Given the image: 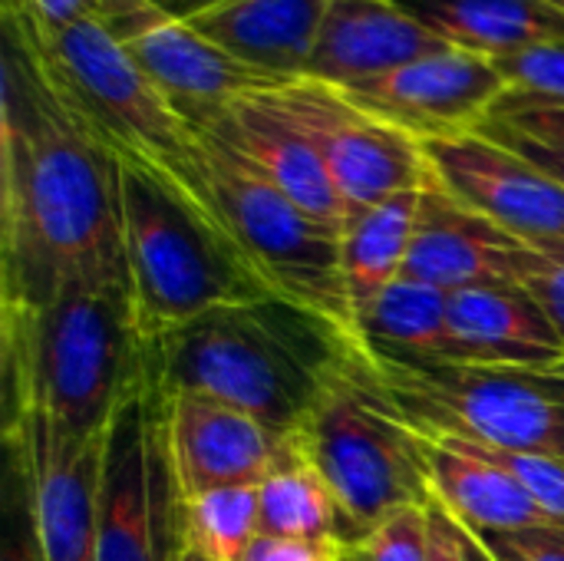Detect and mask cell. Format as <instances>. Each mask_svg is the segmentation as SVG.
<instances>
[{"label":"cell","instance_id":"9","mask_svg":"<svg viewBox=\"0 0 564 561\" xmlns=\"http://www.w3.org/2000/svg\"><path fill=\"white\" fill-rule=\"evenodd\" d=\"M258 96L311 139L344 198L347 222L400 192L433 182L423 142L370 116L337 86L301 76Z\"/></svg>","mask_w":564,"mask_h":561},{"label":"cell","instance_id":"23","mask_svg":"<svg viewBox=\"0 0 564 561\" xmlns=\"http://www.w3.org/2000/svg\"><path fill=\"white\" fill-rule=\"evenodd\" d=\"M420 192L410 188L400 192L357 218L347 222L340 235V265H344V284H347V301L360 331V321L370 314L377 298L403 278L410 245H413V228H416V212H420Z\"/></svg>","mask_w":564,"mask_h":561},{"label":"cell","instance_id":"3","mask_svg":"<svg viewBox=\"0 0 564 561\" xmlns=\"http://www.w3.org/2000/svg\"><path fill=\"white\" fill-rule=\"evenodd\" d=\"M142 337L129 281L66 278L30 311H0L3 423L50 413L66 433H102L139 387Z\"/></svg>","mask_w":564,"mask_h":561},{"label":"cell","instance_id":"25","mask_svg":"<svg viewBox=\"0 0 564 561\" xmlns=\"http://www.w3.org/2000/svg\"><path fill=\"white\" fill-rule=\"evenodd\" d=\"M261 536L344 546L340 506L304 453L261 486Z\"/></svg>","mask_w":564,"mask_h":561},{"label":"cell","instance_id":"6","mask_svg":"<svg viewBox=\"0 0 564 561\" xmlns=\"http://www.w3.org/2000/svg\"><path fill=\"white\" fill-rule=\"evenodd\" d=\"M122 222L142 341L215 308L274 298L225 228L132 165H122Z\"/></svg>","mask_w":564,"mask_h":561},{"label":"cell","instance_id":"21","mask_svg":"<svg viewBox=\"0 0 564 561\" xmlns=\"http://www.w3.org/2000/svg\"><path fill=\"white\" fill-rule=\"evenodd\" d=\"M430 479V496L469 532H512L555 522L509 473L456 446L410 430Z\"/></svg>","mask_w":564,"mask_h":561},{"label":"cell","instance_id":"32","mask_svg":"<svg viewBox=\"0 0 564 561\" xmlns=\"http://www.w3.org/2000/svg\"><path fill=\"white\" fill-rule=\"evenodd\" d=\"M489 119H499L519 132L539 136V139H562L564 142V103H542V99H525L516 93H502L499 103L492 106Z\"/></svg>","mask_w":564,"mask_h":561},{"label":"cell","instance_id":"14","mask_svg":"<svg viewBox=\"0 0 564 561\" xmlns=\"http://www.w3.org/2000/svg\"><path fill=\"white\" fill-rule=\"evenodd\" d=\"M433 179L522 245L564 248V185L482 132L426 139Z\"/></svg>","mask_w":564,"mask_h":561},{"label":"cell","instance_id":"19","mask_svg":"<svg viewBox=\"0 0 564 561\" xmlns=\"http://www.w3.org/2000/svg\"><path fill=\"white\" fill-rule=\"evenodd\" d=\"M482 367L564 364V341L545 308L519 284L449 294V360Z\"/></svg>","mask_w":564,"mask_h":561},{"label":"cell","instance_id":"2","mask_svg":"<svg viewBox=\"0 0 564 561\" xmlns=\"http://www.w3.org/2000/svg\"><path fill=\"white\" fill-rule=\"evenodd\" d=\"M360 341L324 317L264 298L215 308L142 341L139 384L155 397L202 393L294 436L344 374Z\"/></svg>","mask_w":564,"mask_h":561},{"label":"cell","instance_id":"17","mask_svg":"<svg viewBox=\"0 0 564 561\" xmlns=\"http://www.w3.org/2000/svg\"><path fill=\"white\" fill-rule=\"evenodd\" d=\"M519 245L496 222L449 195L436 179L420 192L410 258L403 278L446 294L486 284H516Z\"/></svg>","mask_w":564,"mask_h":561},{"label":"cell","instance_id":"27","mask_svg":"<svg viewBox=\"0 0 564 561\" xmlns=\"http://www.w3.org/2000/svg\"><path fill=\"white\" fill-rule=\"evenodd\" d=\"M0 561H46L33 516V486L10 446H3L0 483Z\"/></svg>","mask_w":564,"mask_h":561},{"label":"cell","instance_id":"31","mask_svg":"<svg viewBox=\"0 0 564 561\" xmlns=\"http://www.w3.org/2000/svg\"><path fill=\"white\" fill-rule=\"evenodd\" d=\"M492 561H564V522H542L512 532H473Z\"/></svg>","mask_w":564,"mask_h":561},{"label":"cell","instance_id":"10","mask_svg":"<svg viewBox=\"0 0 564 561\" xmlns=\"http://www.w3.org/2000/svg\"><path fill=\"white\" fill-rule=\"evenodd\" d=\"M178 506L162 403L139 384L109 423L96 561H175Z\"/></svg>","mask_w":564,"mask_h":561},{"label":"cell","instance_id":"8","mask_svg":"<svg viewBox=\"0 0 564 561\" xmlns=\"http://www.w3.org/2000/svg\"><path fill=\"white\" fill-rule=\"evenodd\" d=\"M294 440L340 506L344 546H357L397 509L433 499L416 436L350 380L347 367Z\"/></svg>","mask_w":564,"mask_h":561},{"label":"cell","instance_id":"11","mask_svg":"<svg viewBox=\"0 0 564 561\" xmlns=\"http://www.w3.org/2000/svg\"><path fill=\"white\" fill-rule=\"evenodd\" d=\"M106 440L109 427L76 436L43 410H23L3 423V446L17 450L33 486V516L46 561H96Z\"/></svg>","mask_w":564,"mask_h":561},{"label":"cell","instance_id":"30","mask_svg":"<svg viewBox=\"0 0 564 561\" xmlns=\"http://www.w3.org/2000/svg\"><path fill=\"white\" fill-rule=\"evenodd\" d=\"M516 284L525 288L545 308L549 321L564 341V248L519 245Z\"/></svg>","mask_w":564,"mask_h":561},{"label":"cell","instance_id":"29","mask_svg":"<svg viewBox=\"0 0 564 561\" xmlns=\"http://www.w3.org/2000/svg\"><path fill=\"white\" fill-rule=\"evenodd\" d=\"M430 506V503H426ZM406 506L373 526L357 549L367 561H426L430 559V509Z\"/></svg>","mask_w":564,"mask_h":561},{"label":"cell","instance_id":"33","mask_svg":"<svg viewBox=\"0 0 564 561\" xmlns=\"http://www.w3.org/2000/svg\"><path fill=\"white\" fill-rule=\"evenodd\" d=\"M476 132L496 139L499 145L519 152L522 159H529L532 165H539L542 172H549L552 179H558L564 185V142L562 139H539V136H529V132H519L499 119H486Z\"/></svg>","mask_w":564,"mask_h":561},{"label":"cell","instance_id":"22","mask_svg":"<svg viewBox=\"0 0 564 561\" xmlns=\"http://www.w3.org/2000/svg\"><path fill=\"white\" fill-rule=\"evenodd\" d=\"M456 50L509 56L564 43V10L545 0H390Z\"/></svg>","mask_w":564,"mask_h":561},{"label":"cell","instance_id":"37","mask_svg":"<svg viewBox=\"0 0 564 561\" xmlns=\"http://www.w3.org/2000/svg\"><path fill=\"white\" fill-rule=\"evenodd\" d=\"M169 13H175L178 20H192V17H198V13H205V10H212V7H218V3H225V0H159Z\"/></svg>","mask_w":564,"mask_h":561},{"label":"cell","instance_id":"16","mask_svg":"<svg viewBox=\"0 0 564 561\" xmlns=\"http://www.w3.org/2000/svg\"><path fill=\"white\" fill-rule=\"evenodd\" d=\"M185 119L218 136L271 185H278L288 198H294L307 215L344 235L347 208L324 159L317 155L311 139L288 116H281L264 96H248L212 109H192L185 112Z\"/></svg>","mask_w":564,"mask_h":561},{"label":"cell","instance_id":"41","mask_svg":"<svg viewBox=\"0 0 564 561\" xmlns=\"http://www.w3.org/2000/svg\"><path fill=\"white\" fill-rule=\"evenodd\" d=\"M479 561H492L489 555H486V552H482V546H479Z\"/></svg>","mask_w":564,"mask_h":561},{"label":"cell","instance_id":"38","mask_svg":"<svg viewBox=\"0 0 564 561\" xmlns=\"http://www.w3.org/2000/svg\"><path fill=\"white\" fill-rule=\"evenodd\" d=\"M175 561H218V559H212V555L198 552L195 546H188V542L182 539V546H178V555H175Z\"/></svg>","mask_w":564,"mask_h":561},{"label":"cell","instance_id":"7","mask_svg":"<svg viewBox=\"0 0 564 561\" xmlns=\"http://www.w3.org/2000/svg\"><path fill=\"white\" fill-rule=\"evenodd\" d=\"M198 139L221 222L254 274L274 298L291 301L360 341L344 284L340 231L307 215L218 136L198 129Z\"/></svg>","mask_w":564,"mask_h":561},{"label":"cell","instance_id":"40","mask_svg":"<svg viewBox=\"0 0 564 561\" xmlns=\"http://www.w3.org/2000/svg\"><path fill=\"white\" fill-rule=\"evenodd\" d=\"M545 3H552V7H558V10H564V0H545Z\"/></svg>","mask_w":564,"mask_h":561},{"label":"cell","instance_id":"24","mask_svg":"<svg viewBox=\"0 0 564 561\" xmlns=\"http://www.w3.org/2000/svg\"><path fill=\"white\" fill-rule=\"evenodd\" d=\"M360 341L387 357L446 364L449 294L413 278H397L360 321Z\"/></svg>","mask_w":564,"mask_h":561},{"label":"cell","instance_id":"1","mask_svg":"<svg viewBox=\"0 0 564 561\" xmlns=\"http://www.w3.org/2000/svg\"><path fill=\"white\" fill-rule=\"evenodd\" d=\"M0 103V311L40 308L66 278L129 281L122 162L10 20Z\"/></svg>","mask_w":564,"mask_h":561},{"label":"cell","instance_id":"34","mask_svg":"<svg viewBox=\"0 0 564 561\" xmlns=\"http://www.w3.org/2000/svg\"><path fill=\"white\" fill-rule=\"evenodd\" d=\"M430 559L426 561H479V542L463 529L436 499H430Z\"/></svg>","mask_w":564,"mask_h":561},{"label":"cell","instance_id":"18","mask_svg":"<svg viewBox=\"0 0 564 561\" xmlns=\"http://www.w3.org/2000/svg\"><path fill=\"white\" fill-rule=\"evenodd\" d=\"M443 50L446 40L390 0H330L304 79L350 89Z\"/></svg>","mask_w":564,"mask_h":561},{"label":"cell","instance_id":"13","mask_svg":"<svg viewBox=\"0 0 564 561\" xmlns=\"http://www.w3.org/2000/svg\"><path fill=\"white\" fill-rule=\"evenodd\" d=\"M162 403L165 446L178 503L212 489L264 486L301 456L294 436L268 430L251 413L202 393H175Z\"/></svg>","mask_w":564,"mask_h":561},{"label":"cell","instance_id":"20","mask_svg":"<svg viewBox=\"0 0 564 561\" xmlns=\"http://www.w3.org/2000/svg\"><path fill=\"white\" fill-rule=\"evenodd\" d=\"M327 10L330 0H225L185 23L248 66L301 79Z\"/></svg>","mask_w":564,"mask_h":561},{"label":"cell","instance_id":"35","mask_svg":"<svg viewBox=\"0 0 564 561\" xmlns=\"http://www.w3.org/2000/svg\"><path fill=\"white\" fill-rule=\"evenodd\" d=\"M340 542H304L281 536H258L241 561H340Z\"/></svg>","mask_w":564,"mask_h":561},{"label":"cell","instance_id":"15","mask_svg":"<svg viewBox=\"0 0 564 561\" xmlns=\"http://www.w3.org/2000/svg\"><path fill=\"white\" fill-rule=\"evenodd\" d=\"M506 89L489 56L449 46L340 93L370 116L426 142L476 132Z\"/></svg>","mask_w":564,"mask_h":561},{"label":"cell","instance_id":"4","mask_svg":"<svg viewBox=\"0 0 564 561\" xmlns=\"http://www.w3.org/2000/svg\"><path fill=\"white\" fill-rule=\"evenodd\" d=\"M3 20L33 46L59 99L122 165L152 175L202 218L225 228L208 185L198 129L96 17L50 26L26 0H3Z\"/></svg>","mask_w":564,"mask_h":561},{"label":"cell","instance_id":"26","mask_svg":"<svg viewBox=\"0 0 564 561\" xmlns=\"http://www.w3.org/2000/svg\"><path fill=\"white\" fill-rule=\"evenodd\" d=\"M188 546L218 561H241L261 536V486L212 489L178 506Z\"/></svg>","mask_w":564,"mask_h":561},{"label":"cell","instance_id":"5","mask_svg":"<svg viewBox=\"0 0 564 561\" xmlns=\"http://www.w3.org/2000/svg\"><path fill=\"white\" fill-rule=\"evenodd\" d=\"M347 377L410 427L564 460V364H416L360 344Z\"/></svg>","mask_w":564,"mask_h":561},{"label":"cell","instance_id":"36","mask_svg":"<svg viewBox=\"0 0 564 561\" xmlns=\"http://www.w3.org/2000/svg\"><path fill=\"white\" fill-rule=\"evenodd\" d=\"M30 10L50 23V26H69V23H79V20H89L96 17L99 10V0H26Z\"/></svg>","mask_w":564,"mask_h":561},{"label":"cell","instance_id":"12","mask_svg":"<svg viewBox=\"0 0 564 561\" xmlns=\"http://www.w3.org/2000/svg\"><path fill=\"white\" fill-rule=\"evenodd\" d=\"M96 20L149 79L185 112L228 106L258 93L288 86L291 79L248 66L195 33L159 0H99Z\"/></svg>","mask_w":564,"mask_h":561},{"label":"cell","instance_id":"39","mask_svg":"<svg viewBox=\"0 0 564 561\" xmlns=\"http://www.w3.org/2000/svg\"><path fill=\"white\" fill-rule=\"evenodd\" d=\"M340 561H367V555L357 549V546H344V552H340Z\"/></svg>","mask_w":564,"mask_h":561},{"label":"cell","instance_id":"28","mask_svg":"<svg viewBox=\"0 0 564 561\" xmlns=\"http://www.w3.org/2000/svg\"><path fill=\"white\" fill-rule=\"evenodd\" d=\"M509 93L542 103H564V43H542L509 56H492Z\"/></svg>","mask_w":564,"mask_h":561}]
</instances>
